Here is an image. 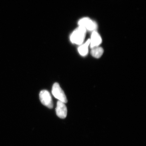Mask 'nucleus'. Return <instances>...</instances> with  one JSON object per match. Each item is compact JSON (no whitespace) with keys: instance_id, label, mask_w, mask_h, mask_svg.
<instances>
[{"instance_id":"obj_8","label":"nucleus","mask_w":146,"mask_h":146,"mask_svg":"<svg viewBox=\"0 0 146 146\" xmlns=\"http://www.w3.org/2000/svg\"><path fill=\"white\" fill-rule=\"evenodd\" d=\"M104 52V51L102 48L98 46L92 48L91 53L93 57L99 58L101 57Z\"/></svg>"},{"instance_id":"obj_5","label":"nucleus","mask_w":146,"mask_h":146,"mask_svg":"<svg viewBox=\"0 0 146 146\" xmlns=\"http://www.w3.org/2000/svg\"><path fill=\"white\" fill-rule=\"evenodd\" d=\"M56 112L58 117L61 119H65L67 117V107L65 103L63 102L58 101L57 103Z\"/></svg>"},{"instance_id":"obj_6","label":"nucleus","mask_w":146,"mask_h":146,"mask_svg":"<svg viewBox=\"0 0 146 146\" xmlns=\"http://www.w3.org/2000/svg\"><path fill=\"white\" fill-rule=\"evenodd\" d=\"M90 41V47L92 48L95 47L99 46L101 44L102 37L100 34L95 31L92 33Z\"/></svg>"},{"instance_id":"obj_3","label":"nucleus","mask_w":146,"mask_h":146,"mask_svg":"<svg viewBox=\"0 0 146 146\" xmlns=\"http://www.w3.org/2000/svg\"><path fill=\"white\" fill-rule=\"evenodd\" d=\"M78 24L79 26L83 27L89 31H95L98 28L96 23L87 17L82 18L78 21Z\"/></svg>"},{"instance_id":"obj_2","label":"nucleus","mask_w":146,"mask_h":146,"mask_svg":"<svg viewBox=\"0 0 146 146\" xmlns=\"http://www.w3.org/2000/svg\"><path fill=\"white\" fill-rule=\"evenodd\" d=\"M52 92L53 96L56 98L57 99L58 101L63 102L65 104L68 102V100L65 94L60 87L59 84L56 82L53 84Z\"/></svg>"},{"instance_id":"obj_4","label":"nucleus","mask_w":146,"mask_h":146,"mask_svg":"<svg viewBox=\"0 0 146 146\" xmlns=\"http://www.w3.org/2000/svg\"><path fill=\"white\" fill-rule=\"evenodd\" d=\"M39 98L41 103L48 108H52L53 107L52 98L49 92L47 90H42L39 94Z\"/></svg>"},{"instance_id":"obj_7","label":"nucleus","mask_w":146,"mask_h":146,"mask_svg":"<svg viewBox=\"0 0 146 146\" xmlns=\"http://www.w3.org/2000/svg\"><path fill=\"white\" fill-rule=\"evenodd\" d=\"M90 39H88L84 44H82L78 48V52L82 56H85L89 51V46L90 45Z\"/></svg>"},{"instance_id":"obj_1","label":"nucleus","mask_w":146,"mask_h":146,"mask_svg":"<svg viewBox=\"0 0 146 146\" xmlns=\"http://www.w3.org/2000/svg\"><path fill=\"white\" fill-rule=\"evenodd\" d=\"M86 29L84 27H79L71 34L70 37L71 42L77 45L83 44L86 36Z\"/></svg>"}]
</instances>
